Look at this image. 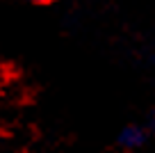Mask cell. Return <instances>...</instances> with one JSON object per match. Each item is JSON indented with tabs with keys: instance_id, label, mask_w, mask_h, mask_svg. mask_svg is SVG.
<instances>
[{
	"instance_id": "cell-1",
	"label": "cell",
	"mask_w": 155,
	"mask_h": 153,
	"mask_svg": "<svg viewBox=\"0 0 155 153\" xmlns=\"http://www.w3.org/2000/svg\"><path fill=\"white\" fill-rule=\"evenodd\" d=\"M141 142H144V130L137 128V126H130L121 133V144L128 148H137Z\"/></svg>"
},
{
	"instance_id": "cell-2",
	"label": "cell",
	"mask_w": 155,
	"mask_h": 153,
	"mask_svg": "<svg viewBox=\"0 0 155 153\" xmlns=\"http://www.w3.org/2000/svg\"><path fill=\"white\" fill-rule=\"evenodd\" d=\"M30 2H50V0H30Z\"/></svg>"
}]
</instances>
